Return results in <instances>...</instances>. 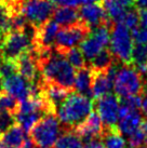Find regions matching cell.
Wrapping results in <instances>:
<instances>
[{"instance_id": "cell-1", "label": "cell", "mask_w": 147, "mask_h": 148, "mask_svg": "<svg viewBox=\"0 0 147 148\" xmlns=\"http://www.w3.org/2000/svg\"><path fill=\"white\" fill-rule=\"evenodd\" d=\"M37 64L42 80L75 91L76 71L62 53L54 49L49 56L37 60Z\"/></svg>"}, {"instance_id": "cell-2", "label": "cell", "mask_w": 147, "mask_h": 148, "mask_svg": "<svg viewBox=\"0 0 147 148\" xmlns=\"http://www.w3.org/2000/svg\"><path fill=\"white\" fill-rule=\"evenodd\" d=\"M93 110V99L76 91L70 92L63 102L56 115L64 130H75Z\"/></svg>"}, {"instance_id": "cell-3", "label": "cell", "mask_w": 147, "mask_h": 148, "mask_svg": "<svg viewBox=\"0 0 147 148\" xmlns=\"http://www.w3.org/2000/svg\"><path fill=\"white\" fill-rule=\"evenodd\" d=\"M63 130L56 114H47L37 121L28 135L38 148H54Z\"/></svg>"}, {"instance_id": "cell-4", "label": "cell", "mask_w": 147, "mask_h": 148, "mask_svg": "<svg viewBox=\"0 0 147 148\" xmlns=\"http://www.w3.org/2000/svg\"><path fill=\"white\" fill-rule=\"evenodd\" d=\"M145 82L142 73L131 64H119L114 81V90L118 97L143 94Z\"/></svg>"}, {"instance_id": "cell-5", "label": "cell", "mask_w": 147, "mask_h": 148, "mask_svg": "<svg viewBox=\"0 0 147 148\" xmlns=\"http://www.w3.org/2000/svg\"><path fill=\"white\" fill-rule=\"evenodd\" d=\"M134 40L132 32L122 23H114L110 30L109 49L115 60L121 64H131Z\"/></svg>"}, {"instance_id": "cell-6", "label": "cell", "mask_w": 147, "mask_h": 148, "mask_svg": "<svg viewBox=\"0 0 147 148\" xmlns=\"http://www.w3.org/2000/svg\"><path fill=\"white\" fill-rule=\"evenodd\" d=\"M28 27L29 25L24 30H11L4 35L0 45V58L15 61L21 54L32 48L35 33L29 34Z\"/></svg>"}, {"instance_id": "cell-7", "label": "cell", "mask_w": 147, "mask_h": 148, "mask_svg": "<svg viewBox=\"0 0 147 148\" xmlns=\"http://www.w3.org/2000/svg\"><path fill=\"white\" fill-rule=\"evenodd\" d=\"M92 29L90 26H88L82 21L71 26L62 27V29H60L57 33L54 49L57 52L64 54L67 50L81 43L90 35Z\"/></svg>"}, {"instance_id": "cell-8", "label": "cell", "mask_w": 147, "mask_h": 148, "mask_svg": "<svg viewBox=\"0 0 147 148\" xmlns=\"http://www.w3.org/2000/svg\"><path fill=\"white\" fill-rule=\"evenodd\" d=\"M114 22L94 28L90 35L80 43V49L88 62L96 56L103 49L107 48L110 41V30Z\"/></svg>"}, {"instance_id": "cell-9", "label": "cell", "mask_w": 147, "mask_h": 148, "mask_svg": "<svg viewBox=\"0 0 147 148\" xmlns=\"http://www.w3.org/2000/svg\"><path fill=\"white\" fill-rule=\"evenodd\" d=\"M54 10V4L49 0H26L23 4L22 13L28 24L36 29L50 21V17L53 16Z\"/></svg>"}, {"instance_id": "cell-10", "label": "cell", "mask_w": 147, "mask_h": 148, "mask_svg": "<svg viewBox=\"0 0 147 148\" xmlns=\"http://www.w3.org/2000/svg\"><path fill=\"white\" fill-rule=\"evenodd\" d=\"M94 109L98 111L105 127H117L119 119V97L109 93L93 101Z\"/></svg>"}, {"instance_id": "cell-11", "label": "cell", "mask_w": 147, "mask_h": 148, "mask_svg": "<svg viewBox=\"0 0 147 148\" xmlns=\"http://www.w3.org/2000/svg\"><path fill=\"white\" fill-rule=\"evenodd\" d=\"M3 86L4 91L13 95L20 102L39 94V83L30 82L19 73L4 79Z\"/></svg>"}, {"instance_id": "cell-12", "label": "cell", "mask_w": 147, "mask_h": 148, "mask_svg": "<svg viewBox=\"0 0 147 148\" xmlns=\"http://www.w3.org/2000/svg\"><path fill=\"white\" fill-rule=\"evenodd\" d=\"M58 30H60V25L55 21H48L39 28H36L32 48L35 50L54 49Z\"/></svg>"}, {"instance_id": "cell-13", "label": "cell", "mask_w": 147, "mask_h": 148, "mask_svg": "<svg viewBox=\"0 0 147 148\" xmlns=\"http://www.w3.org/2000/svg\"><path fill=\"white\" fill-rule=\"evenodd\" d=\"M75 132L80 136L83 144L90 142L93 138H102L104 124L98 111L95 109L91 111L89 117L75 129Z\"/></svg>"}, {"instance_id": "cell-14", "label": "cell", "mask_w": 147, "mask_h": 148, "mask_svg": "<svg viewBox=\"0 0 147 148\" xmlns=\"http://www.w3.org/2000/svg\"><path fill=\"white\" fill-rule=\"evenodd\" d=\"M144 117L139 110H132L119 105V119L118 127L119 131L123 136H129L133 132L143 127Z\"/></svg>"}, {"instance_id": "cell-15", "label": "cell", "mask_w": 147, "mask_h": 148, "mask_svg": "<svg viewBox=\"0 0 147 148\" xmlns=\"http://www.w3.org/2000/svg\"><path fill=\"white\" fill-rule=\"evenodd\" d=\"M79 13L81 21L90 26L91 29L96 28L101 25L111 23L101 3L82 4L79 9Z\"/></svg>"}, {"instance_id": "cell-16", "label": "cell", "mask_w": 147, "mask_h": 148, "mask_svg": "<svg viewBox=\"0 0 147 148\" xmlns=\"http://www.w3.org/2000/svg\"><path fill=\"white\" fill-rule=\"evenodd\" d=\"M17 64V70L19 74L22 75L25 79L33 83H39L41 79L38 64H37L36 58L32 50L29 49L22 53L19 58L15 60Z\"/></svg>"}, {"instance_id": "cell-17", "label": "cell", "mask_w": 147, "mask_h": 148, "mask_svg": "<svg viewBox=\"0 0 147 148\" xmlns=\"http://www.w3.org/2000/svg\"><path fill=\"white\" fill-rule=\"evenodd\" d=\"M102 5L111 22L119 23L129 9L135 8L134 0H103Z\"/></svg>"}, {"instance_id": "cell-18", "label": "cell", "mask_w": 147, "mask_h": 148, "mask_svg": "<svg viewBox=\"0 0 147 148\" xmlns=\"http://www.w3.org/2000/svg\"><path fill=\"white\" fill-rule=\"evenodd\" d=\"M52 17L61 27L71 26V25L77 24L81 21L79 10L77 8L66 7V5L58 7L55 9Z\"/></svg>"}, {"instance_id": "cell-19", "label": "cell", "mask_w": 147, "mask_h": 148, "mask_svg": "<svg viewBox=\"0 0 147 148\" xmlns=\"http://www.w3.org/2000/svg\"><path fill=\"white\" fill-rule=\"evenodd\" d=\"M91 79H92V71H91L90 66H86L83 68L77 69L76 77H75V91L92 99Z\"/></svg>"}, {"instance_id": "cell-20", "label": "cell", "mask_w": 147, "mask_h": 148, "mask_svg": "<svg viewBox=\"0 0 147 148\" xmlns=\"http://www.w3.org/2000/svg\"><path fill=\"white\" fill-rule=\"evenodd\" d=\"M27 134L28 133L25 131L20 124L16 123L15 125H13L12 127H10L7 132H4L3 134H1L0 137L10 147L21 148L26 143V140H28L27 138Z\"/></svg>"}, {"instance_id": "cell-21", "label": "cell", "mask_w": 147, "mask_h": 148, "mask_svg": "<svg viewBox=\"0 0 147 148\" xmlns=\"http://www.w3.org/2000/svg\"><path fill=\"white\" fill-rule=\"evenodd\" d=\"M102 142L105 148H127V142L118 127H104Z\"/></svg>"}, {"instance_id": "cell-22", "label": "cell", "mask_w": 147, "mask_h": 148, "mask_svg": "<svg viewBox=\"0 0 147 148\" xmlns=\"http://www.w3.org/2000/svg\"><path fill=\"white\" fill-rule=\"evenodd\" d=\"M54 148H84V144L75 130H63Z\"/></svg>"}, {"instance_id": "cell-23", "label": "cell", "mask_w": 147, "mask_h": 148, "mask_svg": "<svg viewBox=\"0 0 147 148\" xmlns=\"http://www.w3.org/2000/svg\"><path fill=\"white\" fill-rule=\"evenodd\" d=\"M131 65H133L139 73L145 74L147 68V43H134Z\"/></svg>"}, {"instance_id": "cell-24", "label": "cell", "mask_w": 147, "mask_h": 148, "mask_svg": "<svg viewBox=\"0 0 147 148\" xmlns=\"http://www.w3.org/2000/svg\"><path fill=\"white\" fill-rule=\"evenodd\" d=\"M116 62L110 49L107 47L94 56L90 62V67L94 70H107Z\"/></svg>"}, {"instance_id": "cell-25", "label": "cell", "mask_w": 147, "mask_h": 148, "mask_svg": "<svg viewBox=\"0 0 147 148\" xmlns=\"http://www.w3.org/2000/svg\"><path fill=\"white\" fill-rule=\"evenodd\" d=\"M63 55L65 56L66 60L69 62V64L75 69H80V68L88 66L87 65V60L82 53L81 49H79L77 47H74L71 49L67 50Z\"/></svg>"}, {"instance_id": "cell-26", "label": "cell", "mask_w": 147, "mask_h": 148, "mask_svg": "<svg viewBox=\"0 0 147 148\" xmlns=\"http://www.w3.org/2000/svg\"><path fill=\"white\" fill-rule=\"evenodd\" d=\"M20 108V101L7 91L0 92V112L1 111H11L16 115Z\"/></svg>"}, {"instance_id": "cell-27", "label": "cell", "mask_w": 147, "mask_h": 148, "mask_svg": "<svg viewBox=\"0 0 147 148\" xmlns=\"http://www.w3.org/2000/svg\"><path fill=\"white\" fill-rule=\"evenodd\" d=\"M119 23H122L124 26H127L131 30L137 28L139 26V12L136 11L135 8L129 9L127 12L124 13V15Z\"/></svg>"}, {"instance_id": "cell-28", "label": "cell", "mask_w": 147, "mask_h": 148, "mask_svg": "<svg viewBox=\"0 0 147 148\" xmlns=\"http://www.w3.org/2000/svg\"><path fill=\"white\" fill-rule=\"evenodd\" d=\"M17 123L16 115L11 111H1L0 112V135L3 134Z\"/></svg>"}, {"instance_id": "cell-29", "label": "cell", "mask_w": 147, "mask_h": 148, "mask_svg": "<svg viewBox=\"0 0 147 148\" xmlns=\"http://www.w3.org/2000/svg\"><path fill=\"white\" fill-rule=\"evenodd\" d=\"M17 73H19V70H17L16 61L4 60V58H0V75L3 77V79L9 78Z\"/></svg>"}, {"instance_id": "cell-30", "label": "cell", "mask_w": 147, "mask_h": 148, "mask_svg": "<svg viewBox=\"0 0 147 148\" xmlns=\"http://www.w3.org/2000/svg\"><path fill=\"white\" fill-rule=\"evenodd\" d=\"M128 137V147L129 148H139L143 146V144L146 142V136H145V132H144L143 127H139V130L133 132Z\"/></svg>"}, {"instance_id": "cell-31", "label": "cell", "mask_w": 147, "mask_h": 148, "mask_svg": "<svg viewBox=\"0 0 147 148\" xmlns=\"http://www.w3.org/2000/svg\"><path fill=\"white\" fill-rule=\"evenodd\" d=\"M12 30L11 26V14L8 9L0 4V32L5 35Z\"/></svg>"}, {"instance_id": "cell-32", "label": "cell", "mask_w": 147, "mask_h": 148, "mask_svg": "<svg viewBox=\"0 0 147 148\" xmlns=\"http://www.w3.org/2000/svg\"><path fill=\"white\" fill-rule=\"evenodd\" d=\"M134 43H147V27L139 25L137 28L132 30Z\"/></svg>"}, {"instance_id": "cell-33", "label": "cell", "mask_w": 147, "mask_h": 148, "mask_svg": "<svg viewBox=\"0 0 147 148\" xmlns=\"http://www.w3.org/2000/svg\"><path fill=\"white\" fill-rule=\"evenodd\" d=\"M84 148H105L102 138H93L84 144Z\"/></svg>"}, {"instance_id": "cell-34", "label": "cell", "mask_w": 147, "mask_h": 148, "mask_svg": "<svg viewBox=\"0 0 147 148\" xmlns=\"http://www.w3.org/2000/svg\"><path fill=\"white\" fill-rule=\"evenodd\" d=\"M142 112L145 117H147V83L145 82L143 94H142Z\"/></svg>"}, {"instance_id": "cell-35", "label": "cell", "mask_w": 147, "mask_h": 148, "mask_svg": "<svg viewBox=\"0 0 147 148\" xmlns=\"http://www.w3.org/2000/svg\"><path fill=\"white\" fill-rule=\"evenodd\" d=\"M139 25L147 27V10H139Z\"/></svg>"}, {"instance_id": "cell-36", "label": "cell", "mask_w": 147, "mask_h": 148, "mask_svg": "<svg viewBox=\"0 0 147 148\" xmlns=\"http://www.w3.org/2000/svg\"><path fill=\"white\" fill-rule=\"evenodd\" d=\"M135 7L139 10H147V0H134Z\"/></svg>"}, {"instance_id": "cell-37", "label": "cell", "mask_w": 147, "mask_h": 148, "mask_svg": "<svg viewBox=\"0 0 147 148\" xmlns=\"http://www.w3.org/2000/svg\"><path fill=\"white\" fill-rule=\"evenodd\" d=\"M3 82H4V79L3 77L0 75V92H2L4 90V86H3Z\"/></svg>"}, {"instance_id": "cell-38", "label": "cell", "mask_w": 147, "mask_h": 148, "mask_svg": "<svg viewBox=\"0 0 147 148\" xmlns=\"http://www.w3.org/2000/svg\"><path fill=\"white\" fill-rule=\"evenodd\" d=\"M0 148H12V147H10L8 144H5L3 140H1V137H0Z\"/></svg>"}, {"instance_id": "cell-39", "label": "cell", "mask_w": 147, "mask_h": 148, "mask_svg": "<svg viewBox=\"0 0 147 148\" xmlns=\"http://www.w3.org/2000/svg\"><path fill=\"white\" fill-rule=\"evenodd\" d=\"M143 129H144V132H145V136H146V142H147V120H144Z\"/></svg>"}, {"instance_id": "cell-40", "label": "cell", "mask_w": 147, "mask_h": 148, "mask_svg": "<svg viewBox=\"0 0 147 148\" xmlns=\"http://www.w3.org/2000/svg\"><path fill=\"white\" fill-rule=\"evenodd\" d=\"M3 37H4V35L0 32V45H1V42H2V40H3Z\"/></svg>"}, {"instance_id": "cell-41", "label": "cell", "mask_w": 147, "mask_h": 148, "mask_svg": "<svg viewBox=\"0 0 147 148\" xmlns=\"http://www.w3.org/2000/svg\"><path fill=\"white\" fill-rule=\"evenodd\" d=\"M139 148H147V146H141V147H139Z\"/></svg>"}, {"instance_id": "cell-42", "label": "cell", "mask_w": 147, "mask_h": 148, "mask_svg": "<svg viewBox=\"0 0 147 148\" xmlns=\"http://www.w3.org/2000/svg\"><path fill=\"white\" fill-rule=\"evenodd\" d=\"M145 75L147 76V68H146V71H145Z\"/></svg>"}]
</instances>
